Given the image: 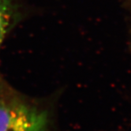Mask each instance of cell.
Wrapping results in <instances>:
<instances>
[{
	"label": "cell",
	"instance_id": "cell-1",
	"mask_svg": "<svg viewBox=\"0 0 131 131\" xmlns=\"http://www.w3.org/2000/svg\"><path fill=\"white\" fill-rule=\"evenodd\" d=\"M48 107L6 85L0 90V131H51Z\"/></svg>",
	"mask_w": 131,
	"mask_h": 131
},
{
	"label": "cell",
	"instance_id": "cell-2",
	"mask_svg": "<svg viewBox=\"0 0 131 131\" xmlns=\"http://www.w3.org/2000/svg\"><path fill=\"white\" fill-rule=\"evenodd\" d=\"M17 16L15 0H0V46ZM6 85L0 77V90Z\"/></svg>",
	"mask_w": 131,
	"mask_h": 131
}]
</instances>
